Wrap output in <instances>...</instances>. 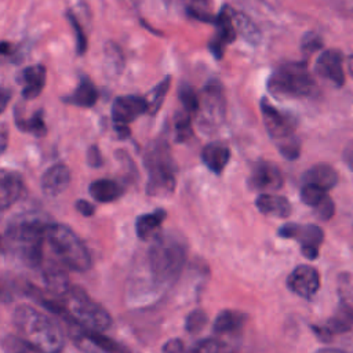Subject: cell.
Masks as SVG:
<instances>
[{
  "mask_svg": "<svg viewBox=\"0 0 353 353\" xmlns=\"http://www.w3.org/2000/svg\"><path fill=\"white\" fill-rule=\"evenodd\" d=\"M14 324L21 339L37 353H61L65 345L62 330L44 313L22 305L14 312Z\"/></svg>",
  "mask_w": 353,
  "mask_h": 353,
  "instance_id": "1",
  "label": "cell"
},
{
  "mask_svg": "<svg viewBox=\"0 0 353 353\" xmlns=\"http://www.w3.org/2000/svg\"><path fill=\"white\" fill-rule=\"evenodd\" d=\"M188 255V245L182 236L165 233L157 236L148 254L149 270L159 284L170 285L176 281Z\"/></svg>",
  "mask_w": 353,
  "mask_h": 353,
  "instance_id": "2",
  "label": "cell"
},
{
  "mask_svg": "<svg viewBox=\"0 0 353 353\" xmlns=\"http://www.w3.org/2000/svg\"><path fill=\"white\" fill-rule=\"evenodd\" d=\"M149 179L146 192L150 196L170 194L175 189V163L164 139L153 141L145 153Z\"/></svg>",
  "mask_w": 353,
  "mask_h": 353,
  "instance_id": "3",
  "label": "cell"
},
{
  "mask_svg": "<svg viewBox=\"0 0 353 353\" xmlns=\"http://www.w3.org/2000/svg\"><path fill=\"white\" fill-rule=\"evenodd\" d=\"M66 319L90 331H105L112 324L110 314L80 288H69L61 298Z\"/></svg>",
  "mask_w": 353,
  "mask_h": 353,
  "instance_id": "4",
  "label": "cell"
},
{
  "mask_svg": "<svg viewBox=\"0 0 353 353\" xmlns=\"http://www.w3.org/2000/svg\"><path fill=\"white\" fill-rule=\"evenodd\" d=\"M261 113L269 137L276 143L279 152L288 160H295L301 154V141L295 134V121L290 114L280 112L266 98L261 101Z\"/></svg>",
  "mask_w": 353,
  "mask_h": 353,
  "instance_id": "5",
  "label": "cell"
},
{
  "mask_svg": "<svg viewBox=\"0 0 353 353\" xmlns=\"http://www.w3.org/2000/svg\"><path fill=\"white\" fill-rule=\"evenodd\" d=\"M47 228L48 226L44 222L37 219L22 221L10 228L8 240L11 243V248L25 265L30 268L41 265Z\"/></svg>",
  "mask_w": 353,
  "mask_h": 353,
  "instance_id": "6",
  "label": "cell"
},
{
  "mask_svg": "<svg viewBox=\"0 0 353 353\" xmlns=\"http://www.w3.org/2000/svg\"><path fill=\"white\" fill-rule=\"evenodd\" d=\"M47 240L59 261L74 272H85L91 266V256L81 239L66 225L54 223L47 228Z\"/></svg>",
  "mask_w": 353,
  "mask_h": 353,
  "instance_id": "7",
  "label": "cell"
},
{
  "mask_svg": "<svg viewBox=\"0 0 353 353\" xmlns=\"http://www.w3.org/2000/svg\"><path fill=\"white\" fill-rule=\"evenodd\" d=\"M268 88L276 97L303 98L314 92L316 84L303 62H285L272 72Z\"/></svg>",
  "mask_w": 353,
  "mask_h": 353,
  "instance_id": "8",
  "label": "cell"
},
{
  "mask_svg": "<svg viewBox=\"0 0 353 353\" xmlns=\"http://www.w3.org/2000/svg\"><path fill=\"white\" fill-rule=\"evenodd\" d=\"M281 239H294L301 244V252L307 259H316L324 241V232L314 223H285L279 229Z\"/></svg>",
  "mask_w": 353,
  "mask_h": 353,
  "instance_id": "9",
  "label": "cell"
},
{
  "mask_svg": "<svg viewBox=\"0 0 353 353\" xmlns=\"http://www.w3.org/2000/svg\"><path fill=\"white\" fill-rule=\"evenodd\" d=\"M226 110V99H225V91L218 80H210L204 90L201 102L199 103L200 112V123L204 125L214 127L219 123H222L225 117Z\"/></svg>",
  "mask_w": 353,
  "mask_h": 353,
  "instance_id": "10",
  "label": "cell"
},
{
  "mask_svg": "<svg viewBox=\"0 0 353 353\" xmlns=\"http://www.w3.org/2000/svg\"><path fill=\"white\" fill-rule=\"evenodd\" d=\"M353 328V305L339 301L335 313L321 325H312L314 334L323 342H330L335 335L345 334Z\"/></svg>",
  "mask_w": 353,
  "mask_h": 353,
  "instance_id": "11",
  "label": "cell"
},
{
  "mask_svg": "<svg viewBox=\"0 0 353 353\" xmlns=\"http://www.w3.org/2000/svg\"><path fill=\"white\" fill-rule=\"evenodd\" d=\"M248 185L258 192H273L283 186V175L280 168L266 160H259L252 164L248 176Z\"/></svg>",
  "mask_w": 353,
  "mask_h": 353,
  "instance_id": "12",
  "label": "cell"
},
{
  "mask_svg": "<svg viewBox=\"0 0 353 353\" xmlns=\"http://www.w3.org/2000/svg\"><path fill=\"white\" fill-rule=\"evenodd\" d=\"M287 287L291 292L305 299H312L320 288V274L310 265H299L288 274Z\"/></svg>",
  "mask_w": 353,
  "mask_h": 353,
  "instance_id": "13",
  "label": "cell"
},
{
  "mask_svg": "<svg viewBox=\"0 0 353 353\" xmlns=\"http://www.w3.org/2000/svg\"><path fill=\"white\" fill-rule=\"evenodd\" d=\"M143 113H148V105L143 97L123 95L113 101L112 119L114 125H128Z\"/></svg>",
  "mask_w": 353,
  "mask_h": 353,
  "instance_id": "14",
  "label": "cell"
},
{
  "mask_svg": "<svg viewBox=\"0 0 353 353\" xmlns=\"http://www.w3.org/2000/svg\"><path fill=\"white\" fill-rule=\"evenodd\" d=\"M214 23L216 28V34L210 41V50L214 54V57L221 58L223 55L225 46L234 41L237 36V30L232 17V10L229 7H223L214 18Z\"/></svg>",
  "mask_w": 353,
  "mask_h": 353,
  "instance_id": "15",
  "label": "cell"
},
{
  "mask_svg": "<svg viewBox=\"0 0 353 353\" xmlns=\"http://www.w3.org/2000/svg\"><path fill=\"white\" fill-rule=\"evenodd\" d=\"M314 70L323 79H327L336 87L343 85L345 83V70H343V58L338 50H327L319 55L314 63Z\"/></svg>",
  "mask_w": 353,
  "mask_h": 353,
  "instance_id": "16",
  "label": "cell"
},
{
  "mask_svg": "<svg viewBox=\"0 0 353 353\" xmlns=\"http://www.w3.org/2000/svg\"><path fill=\"white\" fill-rule=\"evenodd\" d=\"M46 66L34 65L28 66L19 73V83L22 84V97L25 99H33L39 97L46 85Z\"/></svg>",
  "mask_w": 353,
  "mask_h": 353,
  "instance_id": "17",
  "label": "cell"
},
{
  "mask_svg": "<svg viewBox=\"0 0 353 353\" xmlns=\"http://www.w3.org/2000/svg\"><path fill=\"white\" fill-rule=\"evenodd\" d=\"M70 182V170L65 164H54L41 178V190L50 196L61 194Z\"/></svg>",
  "mask_w": 353,
  "mask_h": 353,
  "instance_id": "18",
  "label": "cell"
},
{
  "mask_svg": "<svg viewBox=\"0 0 353 353\" xmlns=\"http://www.w3.org/2000/svg\"><path fill=\"white\" fill-rule=\"evenodd\" d=\"M22 193V178L18 172L0 170V210L10 208Z\"/></svg>",
  "mask_w": 353,
  "mask_h": 353,
  "instance_id": "19",
  "label": "cell"
},
{
  "mask_svg": "<svg viewBox=\"0 0 353 353\" xmlns=\"http://www.w3.org/2000/svg\"><path fill=\"white\" fill-rule=\"evenodd\" d=\"M302 179H303V183L314 185L327 192L338 183V172L330 164L319 163L307 168Z\"/></svg>",
  "mask_w": 353,
  "mask_h": 353,
  "instance_id": "20",
  "label": "cell"
},
{
  "mask_svg": "<svg viewBox=\"0 0 353 353\" xmlns=\"http://www.w3.org/2000/svg\"><path fill=\"white\" fill-rule=\"evenodd\" d=\"M230 159V149L221 142H211L201 150V160L207 168L215 174H221Z\"/></svg>",
  "mask_w": 353,
  "mask_h": 353,
  "instance_id": "21",
  "label": "cell"
},
{
  "mask_svg": "<svg viewBox=\"0 0 353 353\" xmlns=\"http://www.w3.org/2000/svg\"><path fill=\"white\" fill-rule=\"evenodd\" d=\"M256 208L270 216L277 218H287L291 214V203L284 196L279 194H270V193H262L255 200Z\"/></svg>",
  "mask_w": 353,
  "mask_h": 353,
  "instance_id": "22",
  "label": "cell"
},
{
  "mask_svg": "<svg viewBox=\"0 0 353 353\" xmlns=\"http://www.w3.org/2000/svg\"><path fill=\"white\" fill-rule=\"evenodd\" d=\"M248 317L245 313L240 312V310H234V309H226L222 310L212 325V330L215 334H228V332H234L240 328L244 327V324L247 323Z\"/></svg>",
  "mask_w": 353,
  "mask_h": 353,
  "instance_id": "23",
  "label": "cell"
},
{
  "mask_svg": "<svg viewBox=\"0 0 353 353\" xmlns=\"http://www.w3.org/2000/svg\"><path fill=\"white\" fill-rule=\"evenodd\" d=\"M165 215H167V212L164 210H161V208L154 210V211L148 212V214H142L137 219V222H135L137 236L141 240L152 239L157 233V230L161 226V223L164 222Z\"/></svg>",
  "mask_w": 353,
  "mask_h": 353,
  "instance_id": "24",
  "label": "cell"
},
{
  "mask_svg": "<svg viewBox=\"0 0 353 353\" xmlns=\"http://www.w3.org/2000/svg\"><path fill=\"white\" fill-rule=\"evenodd\" d=\"M97 99H98V90L88 77H81L74 92L72 95L63 98L65 102L76 105V106H81V108L94 106Z\"/></svg>",
  "mask_w": 353,
  "mask_h": 353,
  "instance_id": "25",
  "label": "cell"
},
{
  "mask_svg": "<svg viewBox=\"0 0 353 353\" xmlns=\"http://www.w3.org/2000/svg\"><path fill=\"white\" fill-rule=\"evenodd\" d=\"M88 190L90 194L99 203L114 201L123 194L121 185L112 179H97L90 185Z\"/></svg>",
  "mask_w": 353,
  "mask_h": 353,
  "instance_id": "26",
  "label": "cell"
},
{
  "mask_svg": "<svg viewBox=\"0 0 353 353\" xmlns=\"http://www.w3.org/2000/svg\"><path fill=\"white\" fill-rule=\"evenodd\" d=\"M83 338H85L88 342H91L103 353H131L124 345L119 343L112 338L102 335V332L99 331H90L83 328Z\"/></svg>",
  "mask_w": 353,
  "mask_h": 353,
  "instance_id": "27",
  "label": "cell"
},
{
  "mask_svg": "<svg viewBox=\"0 0 353 353\" xmlns=\"http://www.w3.org/2000/svg\"><path fill=\"white\" fill-rule=\"evenodd\" d=\"M15 123H17V127L21 130V131H25V132H29V134H33L36 137H43L47 131L46 128V123H44V119H43V112L41 110H37L34 114H32L30 117H23L19 114L18 110H15Z\"/></svg>",
  "mask_w": 353,
  "mask_h": 353,
  "instance_id": "28",
  "label": "cell"
},
{
  "mask_svg": "<svg viewBox=\"0 0 353 353\" xmlns=\"http://www.w3.org/2000/svg\"><path fill=\"white\" fill-rule=\"evenodd\" d=\"M170 84H171V77L165 76L157 85H154L152 88V91L145 97L146 105H148V113L150 114H156L157 110L161 108L164 98L170 90Z\"/></svg>",
  "mask_w": 353,
  "mask_h": 353,
  "instance_id": "29",
  "label": "cell"
},
{
  "mask_svg": "<svg viewBox=\"0 0 353 353\" xmlns=\"http://www.w3.org/2000/svg\"><path fill=\"white\" fill-rule=\"evenodd\" d=\"M232 17H233V22H234L237 33H240L245 40H248L251 43H258L259 32L255 28V25L243 12L232 10Z\"/></svg>",
  "mask_w": 353,
  "mask_h": 353,
  "instance_id": "30",
  "label": "cell"
},
{
  "mask_svg": "<svg viewBox=\"0 0 353 353\" xmlns=\"http://www.w3.org/2000/svg\"><path fill=\"white\" fill-rule=\"evenodd\" d=\"M174 131H175V141L185 142L188 141L192 134V114L186 110H181L174 117Z\"/></svg>",
  "mask_w": 353,
  "mask_h": 353,
  "instance_id": "31",
  "label": "cell"
},
{
  "mask_svg": "<svg viewBox=\"0 0 353 353\" xmlns=\"http://www.w3.org/2000/svg\"><path fill=\"white\" fill-rule=\"evenodd\" d=\"M178 97H179V101L182 103L183 110L189 112L190 114H193L194 112L199 110L200 98H199V95L196 94V91L193 90L192 85H189L186 83H182L179 85V90H178Z\"/></svg>",
  "mask_w": 353,
  "mask_h": 353,
  "instance_id": "32",
  "label": "cell"
},
{
  "mask_svg": "<svg viewBox=\"0 0 353 353\" xmlns=\"http://www.w3.org/2000/svg\"><path fill=\"white\" fill-rule=\"evenodd\" d=\"M188 11L197 19L214 21L211 15V0H185Z\"/></svg>",
  "mask_w": 353,
  "mask_h": 353,
  "instance_id": "33",
  "label": "cell"
},
{
  "mask_svg": "<svg viewBox=\"0 0 353 353\" xmlns=\"http://www.w3.org/2000/svg\"><path fill=\"white\" fill-rule=\"evenodd\" d=\"M327 196H328V194H327L325 190H323L321 188H317V186H314V185L303 183V188L301 189V200H302L306 205H309V207H312V208L317 207Z\"/></svg>",
  "mask_w": 353,
  "mask_h": 353,
  "instance_id": "34",
  "label": "cell"
},
{
  "mask_svg": "<svg viewBox=\"0 0 353 353\" xmlns=\"http://www.w3.org/2000/svg\"><path fill=\"white\" fill-rule=\"evenodd\" d=\"M207 320H208L207 313L201 309H196L188 314L185 320V328L189 334H197L205 327Z\"/></svg>",
  "mask_w": 353,
  "mask_h": 353,
  "instance_id": "35",
  "label": "cell"
},
{
  "mask_svg": "<svg viewBox=\"0 0 353 353\" xmlns=\"http://www.w3.org/2000/svg\"><path fill=\"white\" fill-rule=\"evenodd\" d=\"M66 17H68V19H69V22H70V25H72V28H73V30H74V36H76V50H77V52H79L80 55H83V54L87 51V47H88V44H87V36H85V33H84L81 25L79 23L77 18H76L70 11L66 12Z\"/></svg>",
  "mask_w": 353,
  "mask_h": 353,
  "instance_id": "36",
  "label": "cell"
},
{
  "mask_svg": "<svg viewBox=\"0 0 353 353\" xmlns=\"http://www.w3.org/2000/svg\"><path fill=\"white\" fill-rule=\"evenodd\" d=\"M225 343L216 338L203 339L193 347V353H222Z\"/></svg>",
  "mask_w": 353,
  "mask_h": 353,
  "instance_id": "37",
  "label": "cell"
},
{
  "mask_svg": "<svg viewBox=\"0 0 353 353\" xmlns=\"http://www.w3.org/2000/svg\"><path fill=\"white\" fill-rule=\"evenodd\" d=\"M316 210V214L317 216L321 219V221H328L334 216L335 214V204L332 201V199L330 196H327L317 207H314Z\"/></svg>",
  "mask_w": 353,
  "mask_h": 353,
  "instance_id": "38",
  "label": "cell"
},
{
  "mask_svg": "<svg viewBox=\"0 0 353 353\" xmlns=\"http://www.w3.org/2000/svg\"><path fill=\"white\" fill-rule=\"evenodd\" d=\"M321 46H323V43H321L320 37L316 34H307L302 41V50L305 52H313V51L319 50Z\"/></svg>",
  "mask_w": 353,
  "mask_h": 353,
  "instance_id": "39",
  "label": "cell"
},
{
  "mask_svg": "<svg viewBox=\"0 0 353 353\" xmlns=\"http://www.w3.org/2000/svg\"><path fill=\"white\" fill-rule=\"evenodd\" d=\"M183 350V342L179 338L170 339L163 346V353H182Z\"/></svg>",
  "mask_w": 353,
  "mask_h": 353,
  "instance_id": "40",
  "label": "cell"
},
{
  "mask_svg": "<svg viewBox=\"0 0 353 353\" xmlns=\"http://www.w3.org/2000/svg\"><path fill=\"white\" fill-rule=\"evenodd\" d=\"M87 161H88V164L92 165V167H99V165L102 164L101 152H99V149H98L95 145H92V146L88 149V152H87Z\"/></svg>",
  "mask_w": 353,
  "mask_h": 353,
  "instance_id": "41",
  "label": "cell"
},
{
  "mask_svg": "<svg viewBox=\"0 0 353 353\" xmlns=\"http://www.w3.org/2000/svg\"><path fill=\"white\" fill-rule=\"evenodd\" d=\"M342 159H343V163L349 167V170L353 171V139L346 143L342 152Z\"/></svg>",
  "mask_w": 353,
  "mask_h": 353,
  "instance_id": "42",
  "label": "cell"
},
{
  "mask_svg": "<svg viewBox=\"0 0 353 353\" xmlns=\"http://www.w3.org/2000/svg\"><path fill=\"white\" fill-rule=\"evenodd\" d=\"M76 208H77V211H79L81 215H84V216H91V215L94 214V211H95L94 205H92L91 203H88L87 200H79V201H76Z\"/></svg>",
  "mask_w": 353,
  "mask_h": 353,
  "instance_id": "43",
  "label": "cell"
},
{
  "mask_svg": "<svg viewBox=\"0 0 353 353\" xmlns=\"http://www.w3.org/2000/svg\"><path fill=\"white\" fill-rule=\"evenodd\" d=\"M10 99H11V91L6 87H0V114L7 108Z\"/></svg>",
  "mask_w": 353,
  "mask_h": 353,
  "instance_id": "44",
  "label": "cell"
},
{
  "mask_svg": "<svg viewBox=\"0 0 353 353\" xmlns=\"http://www.w3.org/2000/svg\"><path fill=\"white\" fill-rule=\"evenodd\" d=\"M8 143V130L6 124H0V154L6 150Z\"/></svg>",
  "mask_w": 353,
  "mask_h": 353,
  "instance_id": "45",
  "label": "cell"
},
{
  "mask_svg": "<svg viewBox=\"0 0 353 353\" xmlns=\"http://www.w3.org/2000/svg\"><path fill=\"white\" fill-rule=\"evenodd\" d=\"M14 51V47L8 41H0V55H11Z\"/></svg>",
  "mask_w": 353,
  "mask_h": 353,
  "instance_id": "46",
  "label": "cell"
},
{
  "mask_svg": "<svg viewBox=\"0 0 353 353\" xmlns=\"http://www.w3.org/2000/svg\"><path fill=\"white\" fill-rule=\"evenodd\" d=\"M314 353H345L343 350H339V349H331V347H324V349H320Z\"/></svg>",
  "mask_w": 353,
  "mask_h": 353,
  "instance_id": "47",
  "label": "cell"
},
{
  "mask_svg": "<svg viewBox=\"0 0 353 353\" xmlns=\"http://www.w3.org/2000/svg\"><path fill=\"white\" fill-rule=\"evenodd\" d=\"M347 68H349V73L353 76V55L349 57L347 59Z\"/></svg>",
  "mask_w": 353,
  "mask_h": 353,
  "instance_id": "48",
  "label": "cell"
},
{
  "mask_svg": "<svg viewBox=\"0 0 353 353\" xmlns=\"http://www.w3.org/2000/svg\"><path fill=\"white\" fill-rule=\"evenodd\" d=\"M0 244H1V237H0Z\"/></svg>",
  "mask_w": 353,
  "mask_h": 353,
  "instance_id": "49",
  "label": "cell"
},
{
  "mask_svg": "<svg viewBox=\"0 0 353 353\" xmlns=\"http://www.w3.org/2000/svg\"><path fill=\"white\" fill-rule=\"evenodd\" d=\"M165 1H170V0H165Z\"/></svg>",
  "mask_w": 353,
  "mask_h": 353,
  "instance_id": "50",
  "label": "cell"
}]
</instances>
